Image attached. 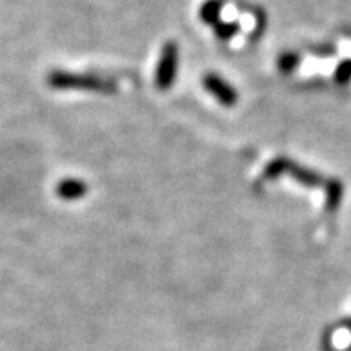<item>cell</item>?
<instances>
[{"instance_id": "obj_5", "label": "cell", "mask_w": 351, "mask_h": 351, "mask_svg": "<svg viewBox=\"0 0 351 351\" xmlns=\"http://www.w3.org/2000/svg\"><path fill=\"white\" fill-rule=\"evenodd\" d=\"M86 192H88L86 183L81 180H74V178L60 181L58 186H56V194L60 195L61 199H65V201H75V199H81L83 195H86Z\"/></svg>"}, {"instance_id": "obj_7", "label": "cell", "mask_w": 351, "mask_h": 351, "mask_svg": "<svg viewBox=\"0 0 351 351\" xmlns=\"http://www.w3.org/2000/svg\"><path fill=\"white\" fill-rule=\"evenodd\" d=\"M324 192H326V208L332 212L341 204L342 194H344V186L339 180H328L324 185Z\"/></svg>"}, {"instance_id": "obj_4", "label": "cell", "mask_w": 351, "mask_h": 351, "mask_svg": "<svg viewBox=\"0 0 351 351\" xmlns=\"http://www.w3.org/2000/svg\"><path fill=\"white\" fill-rule=\"evenodd\" d=\"M203 86L212 93L213 97L221 102L222 106H235L237 101H239V93L233 86H231L228 81L221 77L217 74H206L203 77Z\"/></svg>"}, {"instance_id": "obj_6", "label": "cell", "mask_w": 351, "mask_h": 351, "mask_svg": "<svg viewBox=\"0 0 351 351\" xmlns=\"http://www.w3.org/2000/svg\"><path fill=\"white\" fill-rule=\"evenodd\" d=\"M224 8L222 0H206L201 8H199V19L203 20L204 23L215 25L221 22V11Z\"/></svg>"}, {"instance_id": "obj_8", "label": "cell", "mask_w": 351, "mask_h": 351, "mask_svg": "<svg viewBox=\"0 0 351 351\" xmlns=\"http://www.w3.org/2000/svg\"><path fill=\"white\" fill-rule=\"evenodd\" d=\"M213 31L217 34L221 40H231V38L235 36L239 33V23L237 22H217L213 25Z\"/></svg>"}, {"instance_id": "obj_1", "label": "cell", "mask_w": 351, "mask_h": 351, "mask_svg": "<svg viewBox=\"0 0 351 351\" xmlns=\"http://www.w3.org/2000/svg\"><path fill=\"white\" fill-rule=\"evenodd\" d=\"M49 86L56 90H90V92L113 93L117 92L115 81L102 79L92 74H70L65 70H54L47 77Z\"/></svg>"}, {"instance_id": "obj_2", "label": "cell", "mask_w": 351, "mask_h": 351, "mask_svg": "<svg viewBox=\"0 0 351 351\" xmlns=\"http://www.w3.org/2000/svg\"><path fill=\"white\" fill-rule=\"evenodd\" d=\"M282 174H289L291 178L300 181L301 185L310 186V189H319V186L326 185L323 176L314 171H308V169H303L296 162H291L287 158H276V160L269 163L265 172H263V180H274V178H280Z\"/></svg>"}, {"instance_id": "obj_10", "label": "cell", "mask_w": 351, "mask_h": 351, "mask_svg": "<svg viewBox=\"0 0 351 351\" xmlns=\"http://www.w3.org/2000/svg\"><path fill=\"white\" fill-rule=\"evenodd\" d=\"M335 83L344 84L351 79V60H344L342 63H339V66L335 69V74H333Z\"/></svg>"}, {"instance_id": "obj_9", "label": "cell", "mask_w": 351, "mask_h": 351, "mask_svg": "<svg viewBox=\"0 0 351 351\" xmlns=\"http://www.w3.org/2000/svg\"><path fill=\"white\" fill-rule=\"evenodd\" d=\"M300 65V56L294 54V52H285V54L280 56L278 60V66L282 70L283 74H291L292 70Z\"/></svg>"}, {"instance_id": "obj_3", "label": "cell", "mask_w": 351, "mask_h": 351, "mask_svg": "<svg viewBox=\"0 0 351 351\" xmlns=\"http://www.w3.org/2000/svg\"><path fill=\"white\" fill-rule=\"evenodd\" d=\"M178 63H180V49L176 42H167L160 52V61L156 66V86L160 90H169L178 75Z\"/></svg>"}]
</instances>
